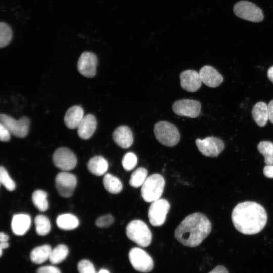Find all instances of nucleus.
I'll use <instances>...</instances> for the list:
<instances>
[{
    "label": "nucleus",
    "instance_id": "nucleus-1",
    "mask_svg": "<svg viewBox=\"0 0 273 273\" xmlns=\"http://www.w3.org/2000/svg\"><path fill=\"white\" fill-rule=\"evenodd\" d=\"M235 228L245 235H254L260 232L267 221V214L259 204L245 201L237 205L232 214Z\"/></svg>",
    "mask_w": 273,
    "mask_h": 273
},
{
    "label": "nucleus",
    "instance_id": "nucleus-2",
    "mask_svg": "<svg viewBox=\"0 0 273 273\" xmlns=\"http://www.w3.org/2000/svg\"><path fill=\"white\" fill-rule=\"evenodd\" d=\"M211 224L202 213L189 215L178 225L174 232L175 239L184 246L194 247L199 245L208 236Z\"/></svg>",
    "mask_w": 273,
    "mask_h": 273
},
{
    "label": "nucleus",
    "instance_id": "nucleus-3",
    "mask_svg": "<svg viewBox=\"0 0 273 273\" xmlns=\"http://www.w3.org/2000/svg\"><path fill=\"white\" fill-rule=\"evenodd\" d=\"M126 236L140 247L148 246L152 241V233L148 225L142 220H133L127 225Z\"/></svg>",
    "mask_w": 273,
    "mask_h": 273
},
{
    "label": "nucleus",
    "instance_id": "nucleus-4",
    "mask_svg": "<svg viewBox=\"0 0 273 273\" xmlns=\"http://www.w3.org/2000/svg\"><path fill=\"white\" fill-rule=\"evenodd\" d=\"M165 183L164 178L159 174L155 173L147 177L141 188V195L144 200L150 203L160 199Z\"/></svg>",
    "mask_w": 273,
    "mask_h": 273
},
{
    "label": "nucleus",
    "instance_id": "nucleus-5",
    "mask_svg": "<svg viewBox=\"0 0 273 273\" xmlns=\"http://www.w3.org/2000/svg\"><path fill=\"white\" fill-rule=\"evenodd\" d=\"M154 132L159 142L167 147L176 145L180 139V134L176 127L167 121H161L156 123L154 125Z\"/></svg>",
    "mask_w": 273,
    "mask_h": 273
},
{
    "label": "nucleus",
    "instance_id": "nucleus-6",
    "mask_svg": "<svg viewBox=\"0 0 273 273\" xmlns=\"http://www.w3.org/2000/svg\"><path fill=\"white\" fill-rule=\"evenodd\" d=\"M234 14L238 17L252 22H261L264 18L262 10L253 3L241 1L234 6Z\"/></svg>",
    "mask_w": 273,
    "mask_h": 273
},
{
    "label": "nucleus",
    "instance_id": "nucleus-7",
    "mask_svg": "<svg viewBox=\"0 0 273 273\" xmlns=\"http://www.w3.org/2000/svg\"><path fill=\"white\" fill-rule=\"evenodd\" d=\"M128 257L131 264L136 270L148 272L153 268L154 262L152 257L141 248H132L129 252Z\"/></svg>",
    "mask_w": 273,
    "mask_h": 273
},
{
    "label": "nucleus",
    "instance_id": "nucleus-8",
    "mask_svg": "<svg viewBox=\"0 0 273 273\" xmlns=\"http://www.w3.org/2000/svg\"><path fill=\"white\" fill-rule=\"evenodd\" d=\"M170 209V204L165 199H159L152 202L148 210L150 223L154 226H160L165 221Z\"/></svg>",
    "mask_w": 273,
    "mask_h": 273
},
{
    "label": "nucleus",
    "instance_id": "nucleus-9",
    "mask_svg": "<svg viewBox=\"0 0 273 273\" xmlns=\"http://www.w3.org/2000/svg\"><path fill=\"white\" fill-rule=\"evenodd\" d=\"M0 120L1 123L6 126L11 134L15 136L23 138L28 132L30 121L27 117L23 116L16 120L9 115L1 114Z\"/></svg>",
    "mask_w": 273,
    "mask_h": 273
},
{
    "label": "nucleus",
    "instance_id": "nucleus-10",
    "mask_svg": "<svg viewBox=\"0 0 273 273\" xmlns=\"http://www.w3.org/2000/svg\"><path fill=\"white\" fill-rule=\"evenodd\" d=\"M195 143L199 151L207 157L217 156L224 148L222 141L213 136H208L202 140L197 139Z\"/></svg>",
    "mask_w": 273,
    "mask_h": 273
},
{
    "label": "nucleus",
    "instance_id": "nucleus-11",
    "mask_svg": "<svg viewBox=\"0 0 273 273\" xmlns=\"http://www.w3.org/2000/svg\"><path fill=\"white\" fill-rule=\"evenodd\" d=\"M55 165L64 171L73 169L77 164V159L69 149L62 147L57 149L53 156Z\"/></svg>",
    "mask_w": 273,
    "mask_h": 273
},
{
    "label": "nucleus",
    "instance_id": "nucleus-12",
    "mask_svg": "<svg viewBox=\"0 0 273 273\" xmlns=\"http://www.w3.org/2000/svg\"><path fill=\"white\" fill-rule=\"evenodd\" d=\"M201 103L196 100L181 99L175 101L172 110L176 115L190 118L197 117L201 112Z\"/></svg>",
    "mask_w": 273,
    "mask_h": 273
},
{
    "label": "nucleus",
    "instance_id": "nucleus-13",
    "mask_svg": "<svg viewBox=\"0 0 273 273\" xmlns=\"http://www.w3.org/2000/svg\"><path fill=\"white\" fill-rule=\"evenodd\" d=\"M55 183L59 194L63 197L69 198L76 187L77 179L74 174L63 171L57 175Z\"/></svg>",
    "mask_w": 273,
    "mask_h": 273
},
{
    "label": "nucleus",
    "instance_id": "nucleus-14",
    "mask_svg": "<svg viewBox=\"0 0 273 273\" xmlns=\"http://www.w3.org/2000/svg\"><path fill=\"white\" fill-rule=\"evenodd\" d=\"M97 58L95 54L85 52L80 56L78 63V71L86 77H93L96 73Z\"/></svg>",
    "mask_w": 273,
    "mask_h": 273
},
{
    "label": "nucleus",
    "instance_id": "nucleus-15",
    "mask_svg": "<svg viewBox=\"0 0 273 273\" xmlns=\"http://www.w3.org/2000/svg\"><path fill=\"white\" fill-rule=\"evenodd\" d=\"M179 77L181 87L188 92H196L201 86L202 81L199 73L195 70L184 71Z\"/></svg>",
    "mask_w": 273,
    "mask_h": 273
},
{
    "label": "nucleus",
    "instance_id": "nucleus-16",
    "mask_svg": "<svg viewBox=\"0 0 273 273\" xmlns=\"http://www.w3.org/2000/svg\"><path fill=\"white\" fill-rule=\"evenodd\" d=\"M199 73L202 82L209 87H216L223 81L222 76L212 66H204Z\"/></svg>",
    "mask_w": 273,
    "mask_h": 273
},
{
    "label": "nucleus",
    "instance_id": "nucleus-17",
    "mask_svg": "<svg viewBox=\"0 0 273 273\" xmlns=\"http://www.w3.org/2000/svg\"><path fill=\"white\" fill-rule=\"evenodd\" d=\"M113 139L118 146L123 149L129 148L133 142L132 131L127 126L116 128L113 133Z\"/></svg>",
    "mask_w": 273,
    "mask_h": 273
},
{
    "label": "nucleus",
    "instance_id": "nucleus-18",
    "mask_svg": "<svg viewBox=\"0 0 273 273\" xmlns=\"http://www.w3.org/2000/svg\"><path fill=\"white\" fill-rule=\"evenodd\" d=\"M97 127V121L92 114L84 116L77 129L79 136L84 140L89 139L95 132Z\"/></svg>",
    "mask_w": 273,
    "mask_h": 273
},
{
    "label": "nucleus",
    "instance_id": "nucleus-19",
    "mask_svg": "<svg viewBox=\"0 0 273 273\" xmlns=\"http://www.w3.org/2000/svg\"><path fill=\"white\" fill-rule=\"evenodd\" d=\"M30 225L31 218L27 214H17L12 218L11 228L13 233L16 235H24L29 229Z\"/></svg>",
    "mask_w": 273,
    "mask_h": 273
},
{
    "label": "nucleus",
    "instance_id": "nucleus-20",
    "mask_svg": "<svg viewBox=\"0 0 273 273\" xmlns=\"http://www.w3.org/2000/svg\"><path fill=\"white\" fill-rule=\"evenodd\" d=\"M83 113L82 108L78 106H72L68 109L64 117L66 126L70 129L77 128L84 117Z\"/></svg>",
    "mask_w": 273,
    "mask_h": 273
},
{
    "label": "nucleus",
    "instance_id": "nucleus-21",
    "mask_svg": "<svg viewBox=\"0 0 273 273\" xmlns=\"http://www.w3.org/2000/svg\"><path fill=\"white\" fill-rule=\"evenodd\" d=\"M252 115L258 126H264L268 120L267 105L263 102L257 103L253 107Z\"/></svg>",
    "mask_w": 273,
    "mask_h": 273
},
{
    "label": "nucleus",
    "instance_id": "nucleus-22",
    "mask_svg": "<svg viewBox=\"0 0 273 273\" xmlns=\"http://www.w3.org/2000/svg\"><path fill=\"white\" fill-rule=\"evenodd\" d=\"M87 168L92 174L97 176H101L107 171L108 163L103 157L97 156L89 160Z\"/></svg>",
    "mask_w": 273,
    "mask_h": 273
},
{
    "label": "nucleus",
    "instance_id": "nucleus-23",
    "mask_svg": "<svg viewBox=\"0 0 273 273\" xmlns=\"http://www.w3.org/2000/svg\"><path fill=\"white\" fill-rule=\"evenodd\" d=\"M52 250L49 245H43L34 248L30 254L31 261L35 264L45 262L49 259Z\"/></svg>",
    "mask_w": 273,
    "mask_h": 273
},
{
    "label": "nucleus",
    "instance_id": "nucleus-24",
    "mask_svg": "<svg viewBox=\"0 0 273 273\" xmlns=\"http://www.w3.org/2000/svg\"><path fill=\"white\" fill-rule=\"evenodd\" d=\"M58 226L64 230H72L76 228L79 220L76 216L70 214H62L58 216L56 220Z\"/></svg>",
    "mask_w": 273,
    "mask_h": 273
},
{
    "label": "nucleus",
    "instance_id": "nucleus-25",
    "mask_svg": "<svg viewBox=\"0 0 273 273\" xmlns=\"http://www.w3.org/2000/svg\"><path fill=\"white\" fill-rule=\"evenodd\" d=\"M105 189L111 194L119 193L122 190V184L120 180L114 175L107 173L103 178Z\"/></svg>",
    "mask_w": 273,
    "mask_h": 273
},
{
    "label": "nucleus",
    "instance_id": "nucleus-26",
    "mask_svg": "<svg viewBox=\"0 0 273 273\" xmlns=\"http://www.w3.org/2000/svg\"><path fill=\"white\" fill-rule=\"evenodd\" d=\"M47 193L41 190L35 191L32 195V202L40 211H46L49 207Z\"/></svg>",
    "mask_w": 273,
    "mask_h": 273
},
{
    "label": "nucleus",
    "instance_id": "nucleus-27",
    "mask_svg": "<svg viewBox=\"0 0 273 273\" xmlns=\"http://www.w3.org/2000/svg\"><path fill=\"white\" fill-rule=\"evenodd\" d=\"M257 149L263 156L266 165H273V143L269 141H261L258 144Z\"/></svg>",
    "mask_w": 273,
    "mask_h": 273
},
{
    "label": "nucleus",
    "instance_id": "nucleus-28",
    "mask_svg": "<svg viewBox=\"0 0 273 273\" xmlns=\"http://www.w3.org/2000/svg\"><path fill=\"white\" fill-rule=\"evenodd\" d=\"M69 252L68 248L65 245L60 244L52 250L49 260L53 264H58L65 259Z\"/></svg>",
    "mask_w": 273,
    "mask_h": 273
},
{
    "label": "nucleus",
    "instance_id": "nucleus-29",
    "mask_svg": "<svg viewBox=\"0 0 273 273\" xmlns=\"http://www.w3.org/2000/svg\"><path fill=\"white\" fill-rule=\"evenodd\" d=\"M36 233L40 236L48 234L51 231V223L49 219L45 215H38L34 219Z\"/></svg>",
    "mask_w": 273,
    "mask_h": 273
},
{
    "label": "nucleus",
    "instance_id": "nucleus-30",
    "mask_svg": "<svg viewBox=\"0 0 273 273\" xmlns=\"http://www.w3.org/2000/svg\"><path fill=\"white\" fill-rule=\"evenodd\" d=\"M147 170L143 167H139L131 174L129 184L132 187L139 188L142 186L147 178Z\"/></svg>",
    "mask_w": 273,
    "mask_h": 273
},
{
    "label": "nucleus",
    "instance_id": "nucleus-31",
    "mask_svg": "<svg viewBox=\"0 0 273 273\" xmlns=\"http://www.w3.org/2000/svg\"><path fill=\"white\" fill-rule=\"evenodd\" d=\"M13 32L10 26L5 22L0 23V47L8 46L12 38Z\"/></svg>",
    "mask_w": 273,
    "mask_h": 273
},
{
    "label": "nucleus",
    "instance_id": "nucleus-32",
    "mask_svg": "<svg viewBox=\"0 0 273 273\" xmlns=\"http://www.w3.org/2000/svg\"><path fill=\"white\" fill-rule=\"evenodd\" d=\"M0 180L1 184L10 191H14L16 188V184L11 178L6 168L1 166L0 168Z\"/></svg>",
    "mask_w": 273,
    "mask_h": 273
},
{
    "label": "nucleus",
    "instance_id": "nucleus-33",
    "mask_svg": "<svg viewBox=\"0 0 273 273\" xmlns=\"http://www.w3.org/2000/svg\"><path fill=\"white\" fill-rule=\"evenodd\" d=\"M138 159L136 155L132 152H128L123 157L122 165L126 171L132 170L136 165Z\"/></svg>",
    "mask_w": 273,
    "mask_h": 273
},
{
    "label": "nucleus",
    "instance_id": "nucleus-34",
    "mask_svg": "<svg viewBox=\"0 0 273 273\" xmlns=\"http://www.w3.org/2000/svg\"><path fill=\"white\" fill-rule=\"evenodd\" d=\"M79 273H96L94 264L89 260L83 259L77 265Z\"/></svg>",
    "mask_w": 273,
    "mask_h": 273
},
{
    "label": "nucleus",
    "instance_id": "nucleus-35",
    "mask_svg": "<svg viewBox=\"0 0 273 273\" xmlns=\"http://www.w3.org/2000/svg\"><path fill=\"white\" fill-rule=\"evenodd\" d=\"M114 222V218L111 214H107L99 217L96 221L97 226L102 228L111 226Z\"/></svg>",
    "mask_w": 273,
    "mask_h": 273
},
{
    "label": "nucleus",
    "instance_id": "nucleus-36",
    "mask_svg": "<svg viewBox=\"0 0 273 273\" xmlns=\"http://www.w3.org/2000/svg\"><path fill=\"white\" fill-rule=\"evenodd\" d=\"M11 132L3 124L0 123V139L3 142H8L11 138Z\"/></svg>",
    "mask_w": 273,
    "mask_h": 273
},
{
    "label": "nucleus",
    "instance_id": "nucleus-37",
    "mask_svg": "<svg viewBox=\"0 0 273 273\" xmlns=\"http://www.w3.org/2000/svg\"><path fill=\"white\" fill-rule=\"evenodd\" d=\"M36 273H61L60 270L53 265L41 266L37 269Z\"/></svg>",
    "mask_w": 273,
    "mask_h": 273
},
{
    "label": "nucleus",
    "instance_id": "nucleus-38",
    "mask_svg": "<svg viewBox=\"0 0 273 273\" xmlns=\"http://www.w3.org/2000/svg\"><path fill=\"white\" fill-rule=\"evenodd\" d=\"M264 175L268 178H273V165H266L263 169Z\"/></svg>",
    "mask_w": 273,
    "mask_h": 273
},
{
    "label": "nucleus",
    "instance_id": "nucleus-39",
    "mask_svg": "<svg viewBox=\"0 0 273 273\" xmlns=\"http://www.w3.org/2000/svg\"><path fill=\"white\" fill-rule=\"evenodd\" d=\"M267 108L268 120L273 124V100L269 102L267 105Z\"/></svg>",
    "mask_w": 273,
    "mask_h": 273
},
{
    "label": "nucleus",
    "instance_id": "nucleus-40",
    "mask_svg": "<svg viewBox=\"0 0 273 273\" xmlns=\"http://www.w3.org/2000/svg\"><path fill=\"white\" fill-rule=\"evenodd\" d=\"M208 273H229V271L224 266L217 265Z\"/></svg>",
    "mask_w": 273,
    "mask_h": 273
},
{
    "label": "nucleus",
    "instance_id": "nucleus-41",
    "mask_svg": "<svg viewBox=\"0 0 273 273\" xmlns=\"http://www.w3.org/2000/svg\"><path fill=\"white\" fill-rule=\"evenodd\" d=\"M267 75L269 80L273 83V66L268 69Z\"/></svg>",
    "mask_w": 273,
    "mask_h": 273
},
{
    "label": "nucleus",
    "instance_id": "nucleus-42",
    "mask_svg": "<svg viewBox=\"0 0 273 273\" xmlns=\"http://www.w3.org/2000/svg\"><path fill=\"white\" fill-rule=\"evenodd\" d=\"M9 236L3 232H1L0 234V242H8L9 240Z\"/></svg>",
    "mask_w": 273,
    "mask_h": 273
},
{
    "label": "nucleus",
    "instance_id": "nucleus-43",
    "mask_svg": "<svg viewBox=\"0 0 273 273\" xmlns=\"http://www.w3.org/2000/svg\"><path fill=\"white\" fill-rule=\"evenodd\" d=\"M9 243H8V242H1V244H0V256H2V250L3 249H6V248H7L8 247H9Z\"/></svg>",
    "mask_w": 273,
    "mask_h": 273
},
{
    "label": "nucleus",
    "instance_id": "nucleus-44",
    "mask_svg": "<svg viewBox=\"0 0 273 273\" xmlns=\"http://www.w3.org/2000/svg\"><path fill=\"white\" fill-rule=\"evenodd\" d=\"M98 273H110L108 270L105 269H102Z\"/></svg>",
    "mask_w": 273,
    "mask_h": 273
}]
</instances>
